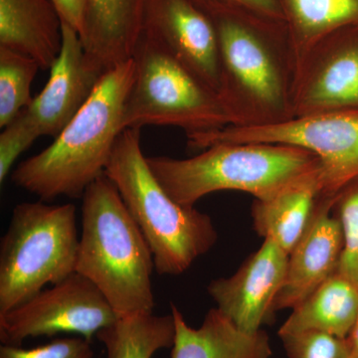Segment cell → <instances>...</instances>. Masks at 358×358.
Segmentation results:
<instances>
[{
  "mask_svg": "<svg viewBox=\"0 0 358 358\" xmlns=\"http://www.w3.org/2000/svg\"><path fill=\"white\" fill-rule=\"evenodd\" d=\"M358 319V289L336 271L320 285L291 315L279 336L322 331L345 338Z\"/></svg>",
  "mask_w": 358,
  "mask_h": 358,
  "instance_id": "19",
  "label": "cell"
},
{
  "mask_svg": "<svg viewBox=\"0 0 358 358\" xmlns=\"http://www.w3.org/2000/svg\"><path fill=\"white\" fill-rule=\"evenodd\" d=\"M134 69L131 58L106 71L89 100L55 141L14 169V185L45 202L59 196L82 199L105 173L124 131L122 110Z\"/></svg>",
  "mask_w": 358,
  "mask_h": 358,
  "instance_id": "1",
  "label": "cell"
},
{
  "mask_svg": "<svg viewBox=\"0 0 358 358\" xmlns=\"http://www.w3.org/2000/svg\"><path fill=\"white\" fill-rule=\"evenodd\" d=\"M212 20L229 18L268 33L289 47L284 13L277 0H192Z\"/></svg>",
  "mask_w": 358,
  "mask_h": 358,
  "instance_id": "23",
  "label": "cell"
},
{
  "mask_svg": "<svg viewBox=\"0 0 358 358\" xmlns=\"http://www.w3.org/2000/svg\"><path fill=\"white\" fill-rule=\"evenodd\" d=\"M62 38L47 84L9 124L30 143L40 136L56 138L83 108L108 71L89 56L79 33L64 22Z\"/></svg>",
  "mask_w": 358,
  "mask_h": 358,
  "instance_id": "10",
  "label": "cell"
},
{
  "mask_svg": "<svg viewBox=\"0 0 358 358\" xmlns=\"http://www.w3.org/2000/svg\"><path fill=\"white\" fill-rule=\"evenodd\" d=\"M76 272L102 292L117 317L152 313L154 256L105 173L85 192Z\"/></svg>",
  "mask_w": 358,
  "mask_h": 358,
  "instance_id": "2",
  "label": "cell"
},
{
  "mask_svg": "<svg viewBox=\"0 0 358 358\" xmlns=\"http://www.w3.org/2000/svg\"><path fill=\"white\" fill-rule=\"evenodd\" d=\"M51 2L57 9L62 22L81 35L86 21L87 0H51Z\"/></svg>",
  "mask_w": 358,
  "mask_h": 358,
  "instance_id": "27",
  "label": "cell"
},
{
  "mask_svg": "<svg viewBox=\"0 0 358 358\" xmlns=\"http://www.w3.org/2000/svg\"><path fill=\"white\" fill-rule=\"evenodd\" d=\"M0 358H94V350L91 341L79 336L54 339L30 350L2 345Z\"/></svg>",
  "mask_w": 358,
  "mask_h": 358,
  "instance_id": "26",
  "label": "cell"
},
{
  "mask_svg": "<svg viewBox=\"0 0 358 358\" xmlns=\"http://www.w3.org/2000/svg\"><path fill=\"white\" fill-rule=\"evenodd\" d=\"M147 160L164 190L185 206H194L205 195L224 190L270 199L322 169L313 152L273 143H219L190 159L148 157Z\"/></svg>",
  "mask_w": 358,
  "mask_h": 358,
  "instance_id": "4",
  "label": "cell"
},
{
  "mask_svg": "<svg viewBox=\"0 0 358 358\" xmlns=\"http://www.w3.org/2000/svg\"><path fill=\"white\" fill-rule=\"evenodd\" d=\"M186 136L190 148L201 150L219 143H273L303 148L322 162L324 194L327 196H336L358 178V110L296 117L272 126H227Z\"/></svg>",
  "mask_w": 358,
  "mask_h": 358,
  "instance_id": "8",
  "label": "cell"
},
{
  "mask_svg": "<svg viewBox=\"0 0 358 358\" xmlns=\"http://www.w3.org/2000/svg\"><path fill=\"white\" fill-rule=\"evenodd\" d=\"M145 4V0H87L80 38L106 70L134 57L143 34Z\"/></svg>",
  "mask_w": 358,
  "mask_h": 358,
  "instance_id": "15",
  "label": "cell"
},
{
  "mask_svg": "<svg viewBox=\"0 0 358 358\" xmlns=\"http://www.w3.org/2000/svg\"><path fill=\"white\" fill-rule=\"evenodd\" d=\"M133 58L136 69L122 110V129L174 127L189 136L230 126L217 94L145 33Z\"/></svg>",
  "mask_w": 358,
  "mask_h": 358,
  "instance_id": "7",
  "label": "cell"
},
{
  "mask_svg": "<svg viewBox=\"0 0 358 358\" xmlns=\"http://www.w3.org/2000/svg\"><path fill=\"white\" fill-rule=\"evenodd\" d=\"M336 196L322 194L307 230L289 254L286 278L274 313L301 305L338 271L343 248L341 222L334 213Z\"/></svg>",
  "mask_w": 358,
  "mask_h": 358,
  "instance_id": "14",
  "label": "cell"
},
{
  "mask_svg": "<svg viewBox=\"0 0 358 358\" xmlns=\"http://www.w3.org/2000/svg\"><path fill=\"white\" fill-rule=\"evenodd\" d=\"M334 213L341 222L343 234L338 272L358 289V178L336 195Z\"/></svg>",
  "mask_w": 358,
  "mask_h": 358,
  "instance_id": "24",
  "label": "cell"
},
{
  "mask_svg": "<svg viewBox=\"0 0 358 358\" xmlns=\"http://www.w3.org/2000/svg\"><path fill=\"white\" fill-rule=\"evenodd\" d=\"M96 338L105 346L106 358H152L162 348H173L176 322L173 313L117 317Z\"/></svg>",
  "mask_w": 358,
  "mask_h": 358,
  "instance_id": "21",
  "label": "cell"
},
{
  "mask_svg": "<svg viewBox=\"0 0 358 358\" xmlns=\"http://www.w3.org/2000/svg\"><path fill=\"white\" fill-rule=\"evenodd\" d=\"M34 59L0 47V127L17 117L32 101L31 85L38 70Z\"/></svg>",
  "mask_w": 358,
  "mask_h": 358,
  "instance_id": "22",
  "label": "cell"
},
{
  "mask_svg": "<svg viewBox=\"0 0 358 358\" xmlns=\"http://www.w3.org/2000/svg\"><path fill=\"white\" fill-rule=\"evenodd\" d=\"M117 319L102 292L75 272L0 315V341L2 345L20 346L30 338L77 334L92 341Z\"/></svg>",
  "mask_w": 358,
  "mask_h": 358,
  "instance_id": "9",
  "label": "cell"
},
{
  "mask_svg": "<svg viewBox=\"0 0 358 358\" xmlns=\"http://www.w3.org/2000/svg\"><path fill=\"white\" fill-rule=\"evenodd\" d=\"M288 358H350L345 338L322 331L281 336Z\"/></svg>",
  "mask_w": 358,
  "mask_h": 358,
  "instance_id": "25",
  "label": "cell"
},
{
  "mask_svg": "<svg viewBox=\"0 0 358 358\" xmlns=\"http://www.w3.org/2000/svg\"><path fill=\"white\" fill-rule=\"evenodd\" d=\"M176 339L171 358H271L270 338L263 329L250 334L242 331L217 308L205 315L201 326L194 329L185 322L173 303Z\"/></svg>",
  "mask_w": 358,
  "mask_h": 358,
  "instance_id": "16",
  "label": "cell"
},
{
  "mask_svg": "<svg viewBox=\"0 0 358 358\" xmlns=\"http://www.w3.org/2000/svg\"><path fill=\"white\" fill-rule=\"evenodd\" d=\"M220 56L218 96L230 126L266 127L293 119L289 47L235 20H213Z\"/></svg>",
  "mask_w": 358,
  "mask_h": 358,
  "instance_id": "5",
  "label": "cell"
},
{
  "mask_svg": "<svg viewBox=\"0 0 358 358\" xmlns=\"http://www.w3.org/2000/svg\"><path fill=\"white\" fill-rule=\"evenodd\" d=\"M289 254L273 240L247 259L229 278L213 280L208 293L222 312L246 333L261 331L274 320V303L286 278Z\"/></svg>",
  "mask_w": 358,
  "mask_h": 358,
  "instance_id": "13",
  "label": "cell"
},
{
  "mask_svg": "<svg viewBox=\"0 0 358 358\" xmlns=\"http://www.w3.org/2000/svg\"><path fill=\"white\" fill-rule=\"evenodd\" d=\"M343 110H358V27L320 39L294 75V117Z\"/></svg>",
  "mask_w": 358,
  "mask_h": 358,
  "instance_id": "11",
  "label": "cell"
},
{
  "mask_svg": "<svg viewBox=\"0 0 358 358\" xmlns=\"http://www.w3.org/2000/svg\"><path fill=\"white\" fill-rule=\"evenodd\" d=\"M62 20L51 0H0V47L50 70L62 48Z\"/></svg>",
  "mask_w": 358,
  "mask_h": 358,
  "instance_id": "17",
  "label": "cell"
},
{
  "mask_svg": "<svg viewBox=\"0 0 358 358\" xmlns=\"http://www.w3.org/2000/svg\"><path fill=\"white\" fill-rule=\"evenodd\" d=\"M76 207L16 205L0 242V315L76 272Z\"/></svg>",
  "mask_w": 358,
  "mask_h": 358,
  "instance_id": "6",
  "label": "cell"
},
{
  "mask_svg": "<svg viewBox=\"0 0 358 358\" xmlns=\"http://www.w3.org/2000/svg\"><path fill=\"white\" fill-rule=\"evenodd\" d=\"M345 341L350 350V358H358V319L346 336Z\"/></svg>",
  "mask_w": 358,
  "mask_h": 358,
  "instance_id": "28",
  "label": "cell"
},
{
  "mask_svg": "<svg viewBox=\"0 0 358 358\" xmlns=\"http://www.w3.org/2000/svg\"><path fill=\"white\" fill-rule=\"evenodd\" d=\"M143 33L218 95L217 31L213 20L192 0H145Z\"/></svg>",
  "mask_w": 358,
  "mask_h": 358,
  "instance_id": "12",
  "label": "cell"
},
{
  "mask_svg": "<svg viewBox=\"0 0 358 358\" xmlns=\"http://www.w3.org/2000/svg\"><path fill=\"white\" fill-rule=\"evenodd\" d=\"M105 174L147 239L157 274H182L217 241L210 216L176 202L155 178L141 150V129L122 131Z\"/></svg>",
  "mask_w": 358,
  "mask_h": 358,
  "instance_id": "3",
  "label": "cell"
},
{
  "mask_svg": "<svg viewBox=\"0 0 358 358\" xmlns=\"http://www.w3.org/2000/svg\"><path fill=\"white\" fill-rule=\"evenodd\" d=\"M286 21L294 72L320 39L358 27V0H277Z\"/></svg>",
  "mask_w": 358,
  "mask_h": 358,
  "instance_id": "20",
  "label": "cell"
},
{
  "mask_svg": "<svg viewBox=\"0 0 358 358\" xmlns=\"http://www.w3.org/2000/svg\"><path fill=\"white\" fill-rule=\"evenodd\" d=\"M322 194L324 180L320 169L270 199L254 200L251 209L254 229L264 239L273 240L291 253L307 230Z\"/></svg>",
  "mask_w": 358,
  "mask_h": 358,
  "instance_id": "18",
  "label": "cell"
}]
</instances>
